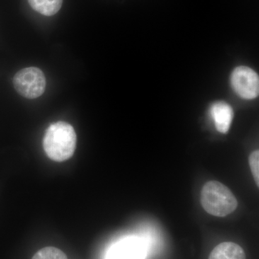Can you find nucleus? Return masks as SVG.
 Returning a JSON list of instances; mask_svg holds the SVG:
<instances>
[{"label":"nucleus","instance_id":"obj_6","mask_svg":"<svg viewBox=\"0 0 259 259\" xmlns=\"http://www.w3.org/2000/svg\"><path fill=\"white\" fill-rule=\"evenodd\" d=\"M216 129L221 134H227L233 119V110L228 104L217 102L213 104L209 110Z\"/></svg>","mask_w":259,"mask_h":259},{"label":"nucleus","instance_id":"obj_8","mask_svg":"<svg viewBox=\"0 0 259 259\" xmlns=\"http://www.w3.org/2000/svg\"><path fill=\"white\" fill-rule=\"evenodd\" d=\"M30 7L42 15L52 16L60 10L63 0H28Z\"/></svg>","mask_w":259,"mask_h":259},{"label":"nucleus","instance_id":"obj_2","mask_svg":"<svg viewBox=\"0 0 259 259\" xmlns=\"http://www.w3.org/2000/svg\"><path fill=\"white\" fill-rule=\"evenodd\" d=\"M200 202L206 212L221 218L234 212L238 205L231 190L218 181L204 184L201 190Z\"/></svg>","mask_w":259,"mask_h":259},{"label":"nucleus","instance_id":"obj_9","mask_svg":"<svg viewBox=\"0 0 259 259\" xmlns=\"http://www.w3.org/2000/svg\"><path fill=\"white\" fill-rule=\"evenodd\" d=\"M32 259H68L62 250L55 247H46L39 250Z\"/></svg>","mask_w":259,"mask_h":259},{"label":"nucleus","instance_id":"obj_4","mask_svg":"<svg viewBox=\"0 0 259 259\" xmlns=\"http://www.w3.org/2000/svg\"><path fill=\"white\" fill-rule=\"evenodd\" d=\"M231 84L240 97L245 100H252L258 97L259 79L253 69L246 66H239L233 71Z\"/></svg>","mask_w":259,"mask_h":259},{"label":"nucleus","instance_id":"obj_1","mask_svg":"<svg viewBox=\"0 0 259 259\" xmlns=\"http://www.w3.org/2000/svg\"><path fill=\"white\" fill-rule=\"evenodd\" d=\"M76 135L72 125L66 122H55L49 126L44 138V148L49 158L61 162L74 153Z\"/></svg>","mask_w":259,"mask_h":259},{"label":"nucleus","instance_id":"obj_3","mask_svg":"<svg viewBox=\"0 0 259 259\" xmlns=\"http://www.w3.org/2000/svg\"><path fill=\"white\" fill-rule=\"evenodd\" d=\"M13 85L21 96L35 99L41 96L45 92L47 79L44 72L38 68H25L15 75Z\"/></svg>","mask_w":259,"mask_h":259},{"label":"nucleus","instance_id":"obj_10","mask_svg":"<svg viewBox=\"0 0 259 259\" xmlns=\"http://www.w3.org/2000/svg\"><path fill=\"white\" fill-rule=\"evenodd\" d=\"M250 170L252 175L254 178L255 184L257 187H259V151L258 150L253 151L250 153L248 158Z\"/></svg>","mask_w":259,"mask_h":259},{"label":"nucleus","instance_id":"obj_5","mask_svg":"<svg viewBox=\"0 0 259 259\" xmlns=\"http://www.w3.org/2000/svg\"><path fill=\"white\" fill-rule=\"evenodd\" d=\"M145 253L144 244L131 238L115 245L109 252L107 259H144Z\"/></svg>","mask_w":259,"mask_h":259},{"label":"nucleus","instance_id":"obj_7","mask_svg":"<svg viewBox=\"0 0 259 259\" xmlns=\"http://www.w3.org/2000/svg\"><path fill=\"white\" fill-rule=\"evenodd\" d=\"M208 259H246V255L239 245L233 242H224L212 250Z\"/></svg>","mask_w":259,"mask_h":259}]
</instances>
